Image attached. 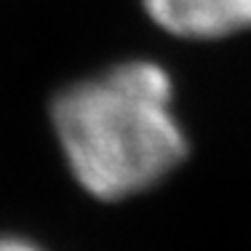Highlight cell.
Here are the masks:
<instances>
[{
  "label": "cell",
  "instance_id": "obj_1",
  "mask_svg": "<svg viewBox=\"0 0 251 251\" xmlns=\"http://www.w3.org/2000/svg\"><path fill=\"white\" fill-rule=\"evenodd\" d=\"M171 101V75L145 59L59 91L51 121L77 184L99 201H123L169 176L190 150Z\"/></svg>",
  "mask_w": 251,
  "mask_h": 251
},
{
  "label": "cell",
  "instance_id": "obj_2",
  "mask_svg": "<svg viewBox=\"0 0 251 251\" xmlns=\"http://www.w3.org/2000/svg\"><path fill=\"white\" fill-rule=\"evenodd\" d=\"M163 32L184 40H217L251 29V0H142Z\"/></svg>",
  "mask_w": 251,
  "mask_h": 251
},
{
  "label": "cell",
  "instance_id": "obj_3",
  "mask_svg": "<svg viewBox=\"0 0 251 251\" xmlns=\"http://www.w3.org/2000/svg\"><path fill=\"white\" fill-rule=\"evenodd\" d=\"M0 251H40V249L22 241V238H0Z\"/></svg>",
  "mask_w": 251,
  "mask_h": 251
}]
</instances>
